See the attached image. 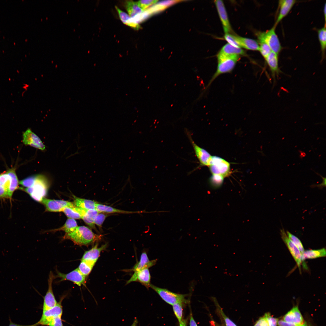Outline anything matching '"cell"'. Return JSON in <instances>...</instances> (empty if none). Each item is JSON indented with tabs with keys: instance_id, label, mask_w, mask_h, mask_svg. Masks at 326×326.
<instances>
[{
	"instance_id": "obj_47",
	"label": "cell",
	"mask_w": 326,
	"mask_h": 326,
	"mask_svg": "<svg viewBox=\"0 0 326 326\" xmlns=\"http://www.w3.org/2000/svg\"><path fill=\"white\" fill-rule=\"evenodd\" d=\"M253 326H269L265 315L260 318Z\"/></svg>"
},
{
	"instance_id": "obj_33",
	"label": "cell",
	"mask_w": 326,
	"mask_h": 326,
	"mask_svg": "<svg viewBox=\"0 0 326 326\" xmlns=\"http://www.w3.org/2000/svg\"><path fill=\"white\" fill-rule=\"evenodd\" d=\"M224 178L220 175L212 174L209 179L210 186L214 189L220 187L223 184Z\"/></svg>"
},
{
	"instance_id": "obj_11",
	"label": "cell",
	"mask_w": 326,
	"mask_h": 326,
	"mask_svg": "<svg viewBox=\"0 0 326 326\" xmlns=\"http://www.w3.org/2000/svg\"><path fill=\"white\" fill-rule=\"evenodd\" d=\"M187 133L200 165L208 167L212 156L206 150L200 147L195 142L189 133L187 132Z\"/></svg>"
},
{
	"instance_id": "obj_54",
	"label": "cell",
	"mask_w": 326,
	"mask_h": 326,
	"mask_svg": "<svg viewBox=\"0 0 326 326\" xmlns=\"http://www.w3.org/2000/svg\"><path fill=\"white\" fill-rule=\"evenodd\" d=\"M326 4H325V5H324V10H323L324 14V18L325 23V21H326Z\"/></svg>"
},
{
	"instance_id": "obj_42",
	"label": "cell",
	"mask_w": 326,
	"mask_h": 326,
	"mask_svg": "<svg viewBox=\"0 0 326 326\" xmlns=\"http://www.w3.org/2000/svg\"><path fill=\"white\" fill-rule=\"evenodd\" d=\"M81 219L84 222L91 228L96 230V228L94 223V221L90 218L85 213V209L82 215Z\"/></svg>"
},
{
	"instance_id": "obj_12",
	"label": "cell",
	"mask_w": 326,
	"mask_h": 326,
	"mask_svg": "<svg viewBox=\"0 0 326 326\" xmlns=\"http://www.w3.org/2000/svg\"><path fill=\"white\" fill-rule=\"evenodd\" d=\"M62 313V306L59 302L53 308L43 312L42 317L37 322L39 325L47 326L50 320L56 317L61 316Z\"/></svg>"
},
{
	"instance_id": "obj_34",
	"label": "cell",
	"mask_w": 326,
	"mask_h": 326,
	"mask_svg": "<svg viewBox=\"0 0 326 326\" xmlns=\"http://www.w3.org/2000/svg\"><path fill=\"white\" fill-rule=\"evenodd\" d=\"M286 233L288 238L298 248L302 256L305 250L303 245L300 240L288 231H286Z\"/></svg>"
},
{
	"instance_id": "obj_39",
	"label": "cell",
	"mask_w": 326,
	"mask_h": 326,
	"mask_svg": "<svg viewBox=\"0 0 326 326\" xmlns=\"http://www.w3.org/2000/svg\"><path fill=\"white\" fill-rule=\"evenodd\" d=\"M224 38L229 44L235 47L241 48V46L237 41L235 35L229 33H226L225 34Z\"/></svg>"
},
{
	"instance_id": "obj_55",
	"label": "cell",
	"mask_w": 326,
	"mask_h": 326,
	"mask_svg": "<svg viewBox=\"0 0 326 326\" xmlns=\"http://www.w3.org/2000/svg\"><path fill=\"white\" fill-rule=\"evenodd\" d=\"M213 324H214L215 326H220L217 323H215V322H214Z\"/></svg>"
},
{
	"instance_id": "obj_25",
	"label": "cell",
	"mask_w": 326,
	"mask_h": 326,
	"mask_svg": "<svg viewBox=\"0 0 326 326\" xmlns=\"http://www.w3.org/2000/svg\"><path fill=\"white\" fill-rule=\"evenodd\" d=\"M74 203L76 207L86 209H96V202L93 200L74 196Z\"/></svg>"
},
{
	"instance_id": "obj_26",
	"label": "cell",
	"mask_w": 326,
	"mask_h": 326,
	"mask_svg": "<svg viewBox=\"0 0 326 326\" xmlns=\"http://www.w3.org/2000/svg\"><path fill=\"white\" fill-rule=\"evenodd\" d=\"M115 7L120 20L124 24L135 29H138L140 28L139 25L135 22L128 14L121 10L117 6H115Z\"/></svg>"
},
{
	"instance_id": "obj_22",
	"label": "cell",
	"mask_w": 326,
	"mask_h": 326,
	"mask_svg": "<svg viewBox=\"0 0 326 326\" xmlns=\"http://www.w3.org/2000/svg\"><path fill=\"white\" fill-rule=\"evenodd\" d=\"M235 38L241 48L252 50H259L258 43L255 40L248 38L235 36Z\"/></svg>"
},
{
	"instance_id": "obj_48",
	"label": "cell",
	"mask_w": 326,
	"mask_h": 326,
	"mask_svg": "<svg viewBox=\"0 0 326 326\" xmlns=\"http://www.w3.org/2000/svg\"><path fill=\"white\" fill-rule=\"evenodd\" d=\"M9 197L8 191L3 186L0 185V198Z\"/></svg>"
},
{
	"instance_id": "obj_24",
	"label": "cell",
	"mask_w": 326,
	"mask_h": 326,
	"mask_svg": "<svg viewBox=\"0 0 326 326\" xmlns=\"http://www.w3.org/2000/svg\"><path fill=\"white\" fill-rule=\"evenodd\" d=\"M125 7L129 15L132 18L139 17V15L144 11L138 6L136 2L132 1H126Z\"/></svg>"
},
{
	"instance_id": "obj_27",
	"label": "cell",
	"mask_w": 326,
	"mask_h": 326,
	"mask_svg": "<svg viewBox=\"0 0 326 326\" xmlns=\"http://www.w3.org/2000/svg\"><path fill=\"white\" fill-rule=\"evenodd\" d=\"M96 209L99 213H118L123 214H130L136 213L138 212L122 210L116 209L111 206L97 203Z\"/></svg>"
},
{
	"instance_id": "obj_32",
	"label": "cell",
	"mask_w": 326,
	"mask_h": 326,
	"mask_svg": "<svg viewBox=\"0 0 326 326\" xmlns=\"http://www.w3.org/2000/svg\"><path fill=\"white\" fill-rule=\"evenodd\" d=\"M94 264L86 261L81 260L78 268L80 272L86 277L91 272Z\"/></svg>"
},
{
	"instance_id": "obj_19",
	"label": "cell",
	"mask_w": 326,
	"mask_h": 326,
	"mask_svg": "<svg viewBox=\"0 0 326 326\" xmlns=\"http://www.w3.org/2000/svg\"><path fill=\"white\" fill-rule=\"evenodd\" d=\"M278 55L273 52L265 59L270 71L271 76L274 81L280 72L278 64Z\"/></svg>"
},
{
	"instance_id": "obj_43",
	"label": "cell",
	"mask_w": 326,
	"mask_h": 326,
	"mask_svg": "<svg viewBox=\"0 0 326 326\" xmlns=\"http://www.w3.org/2000/svg\"><path fill=\"white\" fill-rule=\"evenodd\" d=\"M264 315L266 317L269 326H278V318L272 316L268 312L266 313Z\"/></svg>"
},
{
	"instance_id": "obj_37",
	"label": "cell",
	"mask_w": 326,
	"mask_h": 326,
	"mask_svg": "<svg viewBox=\"0 0 326 326\" xmlns=\"http://www.w3.org/2000/svg\"><path fill=\"white\" fill-rule=\"evenodd\" d=\"M259 45L260 51L261 55L265 59L272 52L267 44L263 41H258Z\"/></svg>"
},
{
	"instance_id": "obj_45",
	"label": "cell",
	"mask_w": 326,
	"mask_h": 326,
	"mask_svg": "<svg viewBox=\"0 0 326 326\" xmlns=\"http://www.w3.org/2000/svg\"><path fill=\"white\" fill-rule=\"evenodd\" d=\"M61 317V316H58L53 318L50 321L47 326H63Z\"/></svg>"
},
{
	"instance_id": "obj_46",
	"label": "cell",
	"mask_w": 326,
	"mask_h": 326,
	"mask_svg": "<svg viewBox=\"0 0 326 326\" xmlns=\"http://www.w3.org/2000/svg\"><path fill=\"white\" fill-rule=\"evenodd\" d=\"M278 326H308L307 324L305 323L302 324H297L294 323L286 322L283 320H278Z\"/></svg>"
},
{
	"instance_id": "obj_36",
	"label": "cell",
	"mask_w": 326,
	"mask_h": 326,
	"mask_svg": "<svg viewBox=\"0 0 326 326\" xmlns=\"http://www.w3.org/2000/svg\"><path fill=\"white\" fill-rule=\"evenodd\" d=\"M38 175L28 177L19 182V184L27 188L32 186L34 184L37 177Z\"/></svg>"
},
{
	"instance_id": "obj_49",
	"label": "cell",
	"mask_w": 326,
	"mask_h": 326,
	"mask_svg": "<svg viewBox=\"0 0 326 326\" xmlns=\"http://www.w3.org/2000/svg\"><path fill=\"white\" fill-rule=\"evenodd\" d=\"M315 173L316 174H317L318 175H319L321 177H322V179H323L322 182L321 184H318V185L313 184V185H312V187H314L317 186V187H318L319 188H322L323 187H325V186H326V178H325V177H323L321 175L319 174L318 173H316V172H315Z\"/></svg>"
},
{
	"instance_id": "obj_14",
	"label": "cell",
	"mask_w": 326,
	"mask_h": 326,
	"mask_svg": "<svg viewBox=\"0 0 326 326\" xmlns=\"http://www.w3.org/2000/svg\"><path fill=\"white\" fill-rule=\"evenodd\" d=\"M215 3L224 32L225 34L229 33L232 31V28L224 3L222 1L217 0L215 1Z\"/></svg>"
},
{
	"instance_id": "obj_9",
	"label": "cell",
	"mask_w": 326,
	"mask_h": 326,
	"mask_svg": "<svg viewBox=\"0 0 326 326\" xmlns=\"http://www.w3.org/2000/svg\"><path fill=\"white\" fill-rule=\"evenodd\" d=\"M56 277L60 278V281L69 280L79 286L85 284L86 276L83 275L78 268L67 274L57 271Z\"/></svg>"
},
{
	"instance_id": "obj_15",
	"label": "cell",
	"mask_w": 326,
	"mask_h": 326,
	"mask_svg": "<svg viewBox=\"0 0 326 326\" xmlns=\"http://www.w3.org/2000/svg\"><path fill=\"white\" fill-rule=\"evenodd\" d=\"M297 2V1L296 0L279 1V11L273 26L276 27L280 21L288 14Z\"/></svg>"
},
{
	"instance_id": "obj_35",
	"label": "cell",
	"mask_w": 326,
	"mask_h": 326,
	"mask_svg": "<svg viewBox=\"0 0 326 326\" xmlns=\"http://www.w3.org/2000/svg\"><path fill=\"white\" fill-rule=\"evenodd\" d=\"M183 303L177 302L172 305L174 313L180 323L182 320Z\"/></svg>"
},
{
	"instance_id": "obj_31",
	"label": "cell",
	"mask_w": 326,
	"mask_h": 326,
	"mask_svg": "<svg viewBox=\"0 0 326 326\" xmlns=\"http://www.w3.org/2000/svg\"><path fill=\"white\" fill-rule=\"evenodd\" d=\"M75 207H65L62 209V212L69 218L74 219H81V215L76 210Z\"/></svg>"
},
{
	"instance_id": "obj_13",
	"label": "cell",
	"mask_w": 326,
	"mask_h": 326,
	"mask_svg": "<svg viewBox=\"0 0 326 326\" xmlns=\"http://www.w3.org/2000/svg\"><path fill=\"white\" fill-rule=\"evenodd\" d=\"M22 142L25 145H29L41 150H44L45 146L40 139L30 129H27L23 134Z\"/></svg>"
},
{
	"instance_id": "obj_40",
	"label": "cell",
	"mask_w": 326,
	"mask_h": 326,
	"mask_svg": "<svg viewBox=\"0 0 326 326\" xmlns=\"http://www.w3.org/2000/svg\"><path fill=\"white\" fill-rule=\"evenodd\" d=\"M158 1V0H140L136 2L138 6L144 11L151 5L155 4Z\"/></svg>"
},
{
	"instance_id": "obj_18",
	"label": "cell",
	"mask_w": 326,
	"mask_h": 326,
	"mask_svg": "<svg viewBox=\"0 0 326 326\" xmlns=\"http://www.w3.org/2000/svg\"><path fill=\"white\" fill-rule=\"evenodd\" d=\"M283 321L288 322L302 324L306 322L299 309L298 305L293 307L283 316Z\"/></svg>"
},
{
	"instance_id": "obj_16",
	"label": "cell",
	"mask_w": 326,
	"mask_h": 326,
	"mask_svg": "<svg viewBox=\"0 0 326 326\" xmlns=\"http://www.w3.org/2000/svg\"><path fill=\"white\" fill-rule=\"evenodd\" d=\"M150 280L151 275L149 269L145 268L138 272H134L126 284L132 282L138 281L148 288L151 284Z\"/></svg>"
},
{
	"instance_id": "obj_28",
	"label": "cell",
	"mask_w": 326,
	"mask_h": 326,
	"mask_svg": "<svg viewBox=\"0 0 326 326\" xmlns=\"http://www.w3.org/2000/svg\"><path fill=\"white\" fill-rule=\"evenodd\" d=\"M219 53L225 55H237L239 56L244 55L245 54V51L241 48L235 47L228 43L222 47Z\"/></svg>"
},
{
	"instance_id": "obj_44",
	"label": "cell",
	"mask_w": 326,
	"mask_h": 326,
	"mask_svg": "<svg viewBox=\"0 0 326 326\" xmlns=\"http://www.w3.org/2000/svg\"><path fill=\"white\" fill-rule=\"evenodd\" d=\"M219 311L224 319L225 326H237V325L224 313L220 307L218 308Z\"/></svg>"
},
{
	"instance_id": "obj_50",
	"label": "cell",
	"mask_w": 326,
	"mask_h": 326,
	"mask_svg": "<svg viewBox=\"0 0 326 326\" xmlns=\"http://www.w3.org/2000/svg\"><path fill=\"white\" fill-rule=\"evenodd\" d=\"M10 323L9 324L8 326H37L39 325L38 322L35 323L34 324L30 325H22L16 324V323H13L10 319H9Z\"/></svg>"
},
{
	"instance_id": "obj_8",
	"label": "cell",
	"mask_w": 326,
	"mask_h": 326,
	"mask_svg": "<svg viewBox=\"0 0 326 326\" xmlns=\"http://www.w3.org/2000/svg\"><path fill=\"white\" fill-rule=\"evenodd\" d=\"M40 202L45 206L46 211L51 212H62V209L65 207L76 206L74 203L70 202L45 198H43Z\"/></svg>"
},
{
	"instance_id": "obj_30",
	"label": "cell",
	"mask_w": 326,
	"mask_h": 326,
	"mask_svg": "<svg viewBox=\"0 0 326 326\" xmlns=\"http://www.w3.org/2000/svg\"><path fill=\"white\" fill-rule=\"evenodd\" d=\"M77 226V222L75 219L68 218L62 226L58 229L52 230L51 231L55 232L63 231L65 232V234L69 233L74 231Z\"/></svg>"
},
{
	"instance_id": "obj_3",
	"label": "cell",
	"mask_w": 326,
	"mask_h": 326,
	"mask_svg": "<svg viewBox=\"0 0 326 326\" xmlns=\"http://www.w3.org/2000/svg\"><path fill=\"white\" fill-rule=\"evenodd\" d=\"M49 187L46 177L43 175L38 174L37 178L32 187L24 189L31 197L37 201L41 202L46 195Z\"/></svg>"
},
{
	"instance_id": "obj_38",
	"label": "cell",
	"mask_w": 326,
	"mask_h": 326,
	"mask_svg": "<svg viewBox=\"0 0 326 326\" xmlns=\"http://www.w3.org/2000/svg\"><path fill=\"white\" fill-rule=\"evenodd\" d=\"M10 182V177L6 172L0 174V185L4 187L8 192Z\"/></svg>"
},
{
	"instance_id": "obj_29",
	"label": "cell",
	"mask_w": 326,
	"mask_h": 326,
	"mask_svg": "<svg viewBox=\"0 0 326 326\" xmlns=\"http://www.w3.org/2000/svg\"><path fill=\"white\" fill-rule=\"evenodd\" d=\"M318 37L320 44L322 58L324 59L325 57L326 48V24L321 28L318 30Z\"/></svg>"
},
{
	"instance_id": "obj_20",
	"label": "cell",
	"mask_w": 326,
	"mask_h": 326,
	"mask_svg": "<svg viewBox=\"0 0 326 326\" xmlns=\"http://www.w3.org/2000/svg\"><path fill=\"white\" fill-rule=\"evenodd\" d=\"M156 261V259L149 260L146 252H144L141 255L140 260L134 266L132 270L137 272L144 268H149L154 265Z\"/></svg>"
},
{
	"instance_id": "obj_4",
	"label": "cell",
	"mask_w": 326,
	"mask_h": 326,
	"mask_svg": "<svg viewBox=\"0 0 326 326\" xmlns=\"http://www.w3.org/2000/svg\"><path fill=\"white\" fill-rule=\"evenodd\" d=\"M276 28L273 26L269 30L258 33L257 36L258 41L266 43L269 46L272 52L278 55L282 50V47L276 33Z\"/></svg>"
},
{
	"instance_id": "obj_5",
	"label": "cell",
	"mask_w": 326,
	"mask_h": 326,
	"mask_svg": "<svg viewBox=\"0 0 326 326\" xmlns=\"http://www.w3.org/2000/svg\"><path fill=\"white\" fill-rule=\"evenodd\" d=\"M208 167L212 174L220 175L225 177L231 174L229 163L218 156H212Z\"/></svg>"
},
{
	"instance_id": "obj_6",
	"label": "cell",
	"mask_w": 326,
	"mask_h": 326,
	"mask_svg": "<svg viewBox=\"0 0 326 326\" xmlns=\"http://www.w3.org/2000/svg\"><path fill=\"white\" fill-rule=\"evenodd\" d=\"M150 287L156 292L163 300L171 305H172L177 302L184 303L186 302V295L175 293L152 284H150Z\"/></svg>"
},
{
	"instance_id": "obj_2",
	"label": "cell",
	"mask_w": 326,
	"mask_h": 326,
	"mask_svg": "<svg viewBox=\"0 0 326 326\" xmlns=\"http://www.w3.org/2000/svg\"><path fill=\"white\" fill-rule=\"evenodd\" d=\"M240 56L237 55H225L218 53L217 56V66L207 85L208 87L218 76L231 72L239 60Z\"/></svg>"
},
{
	"instance_id": "obj_7",
	"label": "cell",
	"mask_w": 326,
	"mask_h": 326,
	"mask_svg": "<svg viewBox=\"0 0 326 326\" xmlns=\"http://www.w3.org/2000/svg\"><path fill=\"white\" fill-rule=\"evenodd\" d=\"M280 234L282 240L287 246L301 271V265H302L303 262L300 252L296 245L288 238L283 228L280 230Z\"/></svg>"
},
{
	"instance_id": "obj_23",
	"label": "cell",
	"mask_w": 326,
	"mask_h": 326,
	"mask_svg": "<svg viewBox=\"0 0 326 326\" xmlns=\"http://www.w3.org/2000/svg\"><path fill=\"white\" fill-rule=\"evenodd\" d=\"M6 173L10 179L8 195L9 198H11L14 192L18 188L19 182L14 169H10Z\"/></svg>"
},
{
	"instance_id": "obj_21",
	"label": "cell",
	"mask_w": 326,
	"mask_h": 326,
	"mask_svg": "<svg viewBox=\"0 0 326 326\" xmlns=\"http://www.w3.org/2000/svg\"><path fill=\"white\" fill-rule=\"evenodd\" d=\"M326 249L324 248L317 250H308L305 251L302 256V266L305 269H307L308 268L304 261L305 259H313L325 257L326 256Z\"/></svg>"
},
{
	"instance_id": "obj_1",
	"label": "cell",
	"mask_w": 326,
	"mask_h": 326,
	"mask_svg": "<svg viewBox=\"0 0 326 326\" xmlns=\"http://www.w3.org/2000/svg\"><path fill=\"white\" fill-rule=\"evenodd\" d=\"M102 235H97L88 227L85 226H78L73 232L65 234L64 239L72 241L75 244L82 246H88L99 240Z\"/></svg>"
},
{
	"instance_id": "obj_51",
	"label": "cell",
	"mask_w": 326,
	"mask_h": 326,
	"mask_svg": "<svg viewBox=\"0 0 326 326\" xmlns=\"http://www.w3.org/2000/svg\"><path fill=\"white\" fill-rule=\"evenodd\" d=\"M190 326H197L192 315H191L190 321Z\"/></svg>"
},
{
	"instance_id": "obj_52",
	"label": "cell",
	"mask_w": 326,
	"mask_h": 326,
	"mask_svg": "<svg viewBox=\"0 0 326 326\" xmlns=\"http://www.w3.org/2000/svg\"><path fill=\"white\" fill-rule=\"evenodd\" d=\"M186 321L185 320L182 319L179 323V326H187Z\"/></svg>"
},
{
	"instance_id": "obj_17",
	"label": "cell",
	"mask_w": 326,
	"mask_h": 326,
	"mask_svg": "<svg viewBox=\"0 0 326 326\" xmlns=\"http://www.w3.org/2000/svg\"><path fill=\"white\" fill-rule=\"evenodd\" d=\"M107 245V244H105L98 247V245L96 244L91 249L85 252L81 260L95 264L99 257L101 252L106 248Z\"/></svg>"
},
{
	"instance_id": "obj_53",
	"label": "cell",
	"mask_w": 326,
	"mask_h": 326,
	"mask_svg": "<svg viewBox=\"0 0 326 326\" xmlns=\"http://www.w3.org/2000/svg\"><path fill=\"white\" fill-rule=\"evenodd\" d=\"M137 320L136 319H135L131 326H137Z\"/></svg>"
},
{
	"instance_id": "obj_10",
	"label": "cell",
	"mask_w": 326,
	"mask_h": 326,
	"mask_svg": "<svg viewBox=\"0 0 326 326\" xmlns=\"http://www.w3.org/2000/svg\"><path fill=\"white\" fill-rule=\"evenodd\" d=\"M55 278L53 273L50 271L48 279V289L44 297L43 312L53 308L57 303L53 294L52 287L53 281Z\"/></svg>"
},
{
	"instance_id": "obj_41",
	"label": "cell",
	"mask_w": 326,
	"mask_h": 326,
	"mask_svg": "<svg viewBox=\"0 0 326 326\" xmlns=\"http://www.w3.org/2000/svg\"><path fill=\"white\" fill-rule=\"evenodd\" d=\"M108 216V215L104 213H99L94 220V224L100 227H101L105 219Z\"/></svg>"
}]
</instances>
